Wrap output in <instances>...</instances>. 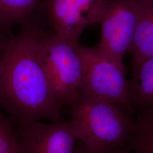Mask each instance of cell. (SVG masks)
I'll return each instance as SVG.
<instances>
[{
  "label": "cell",
  "instance_id": "7c38bea8",
  "mask_svg": "<svg viewBox=\"0 0 153 153\" xmlns=\"http://www.w3.org/2000/svg\"><path fill=\"white\" fill-rule=\"evenodd\" d=\"M19 142L16 133L9 120L0 114V153H10Z\"/></svg>",
  "mask_w": 153,
  "mask_h": 153
},
{
  "label": "cell",
  "instance_id": "8fae6325",
  "mask_svg": "<svg viewBox=\"0 0 153 153\" xmlns=\"http://www.w3.org/2000/svg\"><path fill=\"white\" fill-rule=\"evenodd\" d=\"M134 153H153V108L137 114L131 138Z\"/></svg>",
  "mask_w": 153,
  "mask_h": 153
},
{
  "label": "cell",
  "instance_id": "8992f818",
  "mask_svg": "<svg viewBox=\"0 0 153 153\" xmlns=\"http://www.w3.org/2000/svg\"><path fill=\"white\" fill-rule=\"evenodd\" d=\"M44 18L55 33L71 41L88 26L98 23L106 0H42Z\"/></svg>",
  "mask_w": 153,
  "mask_h": 153
},
{
  "label": "cell",
  "instance_id": "7a4b0ae2",
  "mask_svg": "<svg viewBox=\"0 0 153 153\" xmlns=\"http://www.w3.org/2000/svg\"><path fill=\"white\" fill-rule=\"evenodd\" d=\"M78 141L93 153H130L134 115L116 104L80 95L69 107Z\"/></svg>",
  "mask_w": 153,
  "mask_h": 153
},
{
  "label": "cell",
  "instance_id": "5bb4252c",
  "mask_svg": "<svg viewBox=\"0 0 153 153\" xmlns=\"http://www.w3.org/2000/svg\"><path fill=\"white\" fill-rule=\"evenodd\" d=\"M73 153H91L88 152L85 148L82 146V145L80 144L78 146L76 147L75 150L74 151Z\"/></svg>",
  "mask_w": 153,
  "mask_h": 153
},
{
  "label": "cell",
  "instance_id": "3957f363",
  "mask_svg": "<svg viewBox=\"0 0 153 153\" xmlns=\"http://www.w3.org/2000/svg\"><path fill=\"white\" fill-rule=\"evenodd\" d=\"M77 43L50 27H44L40 39V60L55 98L62 107H69L81 95L79 88L83 67Z\"/></svg>",
  "mask_w": 153,
  "mask_h": 153
},
{
  "label": "cell",
  "instance_id": "5b68a950",
  "mask_svg": "<svg viewBox=\"0 0 153 153\" xmlns=\"http://www.w3.org/2000/svg\"><path fill=\"white\" fill-rule=\"evenodd\" d=\"M140 14L139 0H106L99 23V52L126 71L124 57L131 53Z\"/></svg>",
  "mask_w": 153,
  "mask_h": 153
},
{
  "label": "cell",
  "instance_id": "ba28073f",
  "mask_svg": "<svg viewBox=\"0 0 153 153\" xmlns=\"http://www.w3.org/2000/svg\"><path fill=\"white\" fill-rule=\"evenodd\" d=\"M140 14L131 53V76L153 56V0H139Z\"/></svg>",
  "mask_w": 153,
  "mask_h": 153
},
{
  "label": "cell",
  "instance_id": "9c48e42d",
  "mask_svg": "<svg viewBox=\"0 0 153 153\" xmlns=\"http://www.w3.org/2000/svg\"><path fill=\"white\" fill-rule=\"evenodd\" d=\"M128 93L136 114L153 108V56L142 62L128 81Z\"/></svg>",
  "mask_w": 153,
  "mask_h": 153
},
{
  "label": "cell",
  "instance_id": "277c9868",
  "mask_svg": "<svg viewBox=\"0 0 153 153\" xmlns=\"http://www.w3.org/2000/svg\"><path fill=\"white\" fill-rule=\"evenodd\" d=\"M83 67L81 95L116 104L136 114L128 93L126 71L106 59L97 48L77 43Z\"/></svg>",
  "mask_w": 153,
  "mask_h": 153
},
{
  "label": "cell",
  "instance_id": "2e32d148",
  "mask_svg": "<svg viewBox=\"0 0 153 153\" xmlns=\"http://www.w3.org/2000/svg\"><path fill=\"white\" fill-rule=\"evenodd\" d=\"M2 58H3V53H0V69H1L2 62Z\"/></svg>",
  "mask_w": 153,
  "mask_h": 153
},
{
  "label": "cell",
  "instance_id": "6da1fadb",
  "mask_svg": "<svg viewBox=\"0 0 153 153\" xmlns=\"http://www.w3.org/2000/svg\"><path fill=\"white\" fill-rule=\"evenodd\" d=\"M22 26L3 53L0 107L19 126L59 120L62 107L55 98L39 55L44 27L31 19Z\"/></svg>",
  "mask_w": 153,
  "mask_h": 153
},
{
  "label": "cell",
  "instance_id": "4fadbf2b",
  "mask_svg": "<svg viewBox=\"0 0 153 153\" xmlns=\"http://www.w3.org/2000/svg\"><path fill=\"white\" fill-rule=\"evenodd\" d=\"M13 36L8 27L0 17V53H3L7 45Z\"/></svg>",
  "mask_w": 153,
  "mask_h": 153
},
{
  "label": "cell",
  "instance_id": "52a82bcc",
  "mask_svg": "<svg viewBox=\"0 0 153 153\" xmlns=\"http://www.w3.org/2000/svg\"><path fill=\"white\" fill-rule=\"evenodd\" d=\"M19 127V140L25 153H73L78 141L71 120L38 121Z\"/></svg>",
  "mask_w": 153,
  "mask_h": 153
},
{
  "label": "cell",
  "instance_id": "30bf717a",
  "mask_svg": "<svg viewBox=\"0 0 153 153\" xmlns=\"http://www.w3.org/2000/svg\"><path fill=\"white\" fill-rule=\"evenodd\" d=\"M41 0H0V17L9 28L29 22Z\"/></svg>",
  "mask_w": 153,
  "mask_h": 153
},
{
  "label": "cell",
  "instance_id": "9a60e30c",
  "mask_svg": "<svg viewBox=\"0 0 153 153\" xmlns=\"http://www.w3.org/2000/svg\"><path fill=\"white\" fill-rule=\"evenodd\" d=\"M10 153H25L23 149L22 148V145L21 144L20 141L19 142V143L17 145L16 148H15Z\"/></svg>",
  "mask_w": 153,
  "mask_h": 153
}]
</instances>
